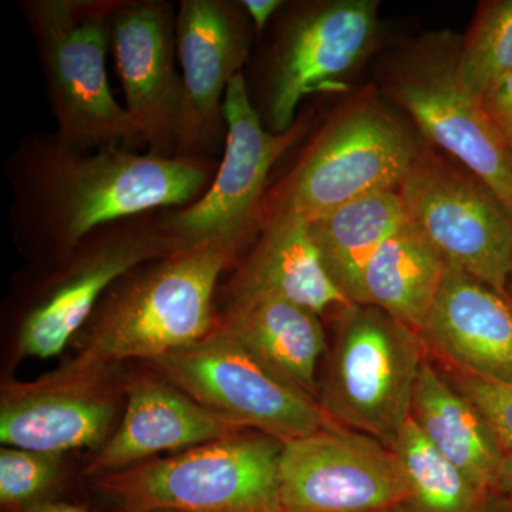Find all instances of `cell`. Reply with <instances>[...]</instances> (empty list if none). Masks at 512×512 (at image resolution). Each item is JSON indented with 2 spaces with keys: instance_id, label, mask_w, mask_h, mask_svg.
Listing matches in <instances>:
<instances>
[{
  "instance_id": "obj_10",
  "label": "cell",
  "mask_w": 512,
  "mask_h": 512,
  "mask_svg": "<svg viewBox=\"0 0 512 512\" xmlns=\"http://www.w3.org/2000/svg\"><path fill=\"white\" fill-rule=\"evenodd\" d=\"M375 0H328L298 6L279 30L268 67L262 121L274 133L295 126L311 94L346 89L379 37Z\"/></svg>"
},
{
  "instance_id": "obj_19",
  "label": "cell",
  "mask_w": 512,
  "mask_h": 512,
  "mask_svg": "<svg viewBox=\"0 0 512 512\" xmlns=\"http://www.w3.org/2000/svg\"><path fill=\"white\" fill-rule=\"evenodd\" d=\"M228 296V303L282 299L319 318L329 312L339 315L355 305L333 284L313 242L309 222L292 214L266 217L261 237L228 286Z\"/></svg>"
},
{
  "instance_id": "obj_27",
  "label": "cell",
  "mask_w": 512,
  "mask_h": 512,
  "mask_svg": "<svg viewBox=\"0 0 512 512\" xmlns=\"http://www.w3.org/2000/svg\"><path fill=\"white\" fill-rule=\"evenodd\" d=\"M451 383L477 407L505 456H512V383L458 372H454Z\"/></svg>"
},
{
  "instance_id": "obj_32",
  "label": "cell",
  "mask_w": 512,
  "mask_h": 512,
  "mask_svg": "<svg viewBox=\"0 0 512 512\" xmlns=\"http://www.w3.org/2000/svg\"><path fill=\"white\" fill-rule=\"evenodd\" d=\"M487 508L488 510H484V512H512V498L503 501H495L494 504H491L490 507Z\"/></svg>"
},
{
  "instance_id": "obj_8",
  "label": "cell",
  "mask_w": 512,
  "mask_h": 512,
  "mask_svg": "<svg viewBox=\"0 0 512 512\" xmlns=\"http://www.w3.org/2000/svg\"><path fill=\"white\" fill-rule=\"evenodd\" d=\"M153 367L211 412L281 443L335 424L319 400L269 372L220 323L207 338L161 357Z\"/></svg>"
},
{
  "instance_id": "obj_13",
  "label": "cell",
  "mask_w": 512,
  "mask_h": 512,
  "mask_svg": "<svg viewBox=\"0 0 512 512\" xmlns=\"http://www.w3.org/2000/svg\"><path fill=\"white\" fill-rule=\"evenodd\" d=\"M409 500L399 458L375 437L335 423L282 444V512H383Z\"/></svg>"
},
{
  "instance_id": "obj_12",
  "label": "cell",
  "mask_w": 512,
  "mask_h": 512,
  "mask_svg": "<svg viewBox=\"0 0 512 512\" xmlns=\"http://www.w3.org/2000/svg\"><path fill=\"white\" fill-rule=\"evenodd\" d=\"M160 215H138L97 229L67 255L20 325L18 352L49 359L86 328L107 292L138 266L171 254Z\"/></svg>"
},
{
  "instance_id": "obj_1",
  "label": "cell",
  "mask_w": 512,
  "mask_h": 512,
  "mask_svg": "<svg viewBox=\"0 0 512 512\" xmlns=\"http://www.w3.org/2000/svg\"><path fill=\"white\" fill-rule=\"evenodd\" d=\"M217 167L205 157H156L117 146L83 151L57 137L37 138L9 163L15 224L66 258L106 225L197 201Z\"/></svg>"
},
{
  "instance_id": "obj_28",
  "label": "cell",
  "mask_w": 512,
  "mask_h": 512,
  "mask_svg": "<svg viewBox=\"0 0 512 512\" xmlns=\"http://www.w3.org/2000/svg\"><path fill=\"white\" fill-rule=\"evenodd\" d=\"M480 101L487 116L512 147V72L494 83Z\"/></svg>"
},
{
  "instance_id": "obj_16",
  "label": "cell",
  "mask_w": 512,
  "mask_h": 512,
  "mask_svg": "<svg viewBox=\"0 0 512 512\" xmlns=\"http://www.w3.org/2000/svg\"><path fill=\"white\" fill-rule=\"evenodd\" d=\"M173 5L120 0L110 22L111 45L136 143L148 154L175 157L183 80L175 70Z\"/></svg>"
},
{
  "instance_id": "obj_29",
  "label": "cell",
  "mask_w": 512,
  "mask_h": 512,
  "mask_svg": "<svg viewBox=\"0 0 512 512\" xmlns=\"http://www.w3.org/2000/svg\"><path fill=\"white\" fill-rule=\"evenodd\" d=\"M242 8L247 12L249 20L256 32H264L269 20L282 8V0H242Z\"/></svg>"
},
{
  "instance_id": "obj_15",
  "label": "cell",
  "mask_w": 512,
  "mask_h": 512,
  "mask_svg": "<svg viewBox=\"0 0 512 512\" xmlns=\"http://www.w3.org/2000/svg\"><path fill=\"white\" fill-rule=\"evenodd\" d=\"M251 20L241 2L181 0L175 18L183 97L175 157H205L220 146L225 93L242 73L251 47Z\"/></svg>"
},
{
  "instance_id": "obj_34",
  "label": "cell",
  "mask_w": 512,
  "mask_h": 512,
  "mask_svg": "<svg viewBox=\"0 0 512 512\" xmlns=\"http://www.w3.org/2000/svg\"><path fill=\"white\" fill-rule=\"evenodd\" d=\"M156 512H171V511H156Z\"/></svg>"
},
{
  "instance_id": "obj_31",
  "label": "cell",
  "mask_w": 512,
  "mask_h": 512,
  "mask_svg": "<svg viewBox=\"0 0 512 512\" xmlns=\"http://www.w3.org/2000/svg\"><path fill=\"white\" fill-rule=\"evenodd\" d=\"M20 512H90L82 505L62 503V501H46V503L37 504L35 507H30L28 510Z\"/></svg>"
},
{
  "instance_id": "obj_22",
  "label": "cell",
  "mask_w": 512,
  "mask_h": 512,
  "mask_svg": "<svg viewBox=\"0 0 512 512\" xmlns=\"http://www.w3.org/2000/svg\"><path fill=\"white\" fill-rule=\"evenodd\" d=\"M448 262L412 221L383 242L363 274L365 305L376 306L421 332Z\"/></svg>"
},
{
  "instance_id": "obj_11",
  "label": "cell",
  "mask_w": 512,
  "mask_h": 512,
  "mask_svg": "<svg viewBox=\"0 0 512 512\" xmlns=\"http://www.w3.org/2000/svg\"><path fill=\"white\" fill-rule=\"evenodd\" d=\"M397 191L409 220L448 264L508 298L512 214L491 188L420 150Z\"/></svg>"
},
{
  "instance_id": "obj_3",
  "label": "cell",
  "mask_w": 512,
  "mask_h": 512,
  "mask_svg": "<svg viewBox=\"0 0 512 512\" xmlns=\"http://www.w3.org/2000/svg\"><path fill=\"white\" fill-rule=\"evenodd\" d=\"M281 441L254 430L94 478L121 512H282Z\"/></svg>"
},
{
  "instance_id": "obj_5",
  "label": "cell",
  "mask_w": 512,
  "mask_h": 512,
  "mask_svg": "<svg viewBox=\"0 0 512 512\" xmlns=\"http://www.w3.org/2000/svg\"><path fill=\"white\" fill-rule=\"evenodd\" d=\"M420 333L372 305L339 313L319 403L330 420L392 448L412 419L426 357Z\"/></svg>"
},
{
  "instance_id": "obj_7",
  "label": "cell",
  "mask_w": 512,
  "mask_h": 512,
  "mask_svg": "<svg viewBox=\"0 0 512 512\" xmlns=\"http://www.w3.org/2000/svg\"><path fill=\"white\" fill-rule=\"evenodd\" d=\"M420 150L389 113L359 104L330 121L316 137L266 210L312 222L342 205L382 191H397Z\"/></svg>"
},
{
  "instance_id": "obj_23",
  "label": "cell",
  "mask_w": 512,
  "mask_h": 512,
  "mask_svg": "<svg viewBox=\"0 0 512 512\" xmlns=\"http://www.w3.org/2000/svg\"><path fill=\"white\" fill-rule=\"evenodd\" d=\"M409 220L399 191H382L309 222L333 284L349 302L365 305L363 274L370 259Z\"/></svg>"
},
{
  "instance_id": "obj_20",
  "label": "cell",
  "mask_w": 512,
  "mask_h": 512,
  "mask_svg": "<svg viewBox=\"0 0 512 512\" xmlns=\"http://www.w3.org/2000/svg\"><path fill=\"white\" fill-rule=\"evenodd\" d=\"M220 326L269 372L308 396H319L316 373L326 336L318 315L282 299H249L228 303Z\"/></svg>"
},
{
  "instance_id": "obj_25",
  "label": "cell",
  "mask_w": 512,
  "mask_h": 512,
  "mask_svg": "<svg viewBox=\"0 0 512 512\" xmlns=\"http://www.w3.org/2000/svg\"><path fill=\"white\" fill-rule=\"evenodd\" d=\"M512 72V0L481 8L473 28L460 43L457 79L474 99Z\"/></svg>"
},
{
  "instance_id": "obj_30",
  "label": "cell",
  "mask_w": 512,
  "mask_h": 512,
  "mask_svg": "<svg viewBox=\"0 0 512 512\" xmlns=\"http://www.w3.org/2000/svg\"><path fill=\"white\" fill-rule=\"evenodd\" d=\"M493 490L501 491L508 498H512V456H504L503 461H501Z\"/></svg>"
},
{
  "instance_id": "obj_4",
  "label": "cell",
  "mask_w": 512,
  "mask_h": 512,
  "mask_svg": "<svg viewBox=\"0 0 512 512\" xmlns=\"http://www.w3.org/2000/svg\"><path fill=\"white\" fill-rule=\"evenodd\" d=\"M35 33L59 133L66 146L92 151L136 143L126 109L111 93L106 56L120 0L22 3Z\"/></svg>"
},
{
  "instance_id": "obj_21",
  "label": "cell",
  "mask_w": 512,
  "mask_h": 512,
  "mask_svg": "<svg viewBox=\"0 0 512 512\" xmlns=\"http://www.w3.org/2000/svg\"><path fill=\"white\" fill-rule=\"evenodd\" d=\"M412 420L483 493L493 490L503 450L477 407L427 359L414 389Z\"/></svg>"
},
{
  "instance_id": "obj_14",
  "label": "cell",
  "mask_w": 512,
  "mask_h": 512,
  "mask_svg": "<svg viewBox=\"0 0 512 512\" xmlns=\"http://www.w3.org/2000/svg\"><path fill=\"white\" fill-rule=\"evenodd\" d=\"M113 365L77 355L32 380L0 392V441L8 447L59 454L103 447L113 434L119 396Z\"/></svg>"
},
{
  "instance_id": "obj_2",
  "label": "cell",
  "mask_w": 512,
  "mask_h": 512,
  "mask_svg": "<svg viewBox=\"0 0 512 512\" xmlns=\"http://www.w3.org/2000/svg\"><path fill=\"white\" fill-rule=\"evenodd\" d=\"M239 255L225 245H202L138 266L101 299L79 355L113 366L153 363L207 338L220 323L218 281Z\"/></svg>"
},
{
  "instance_id": "obj_6",
  "label": "cell",
  "mask_w": 512,
  "mask_h": 512,
  "mask_svg": "<svg viewBox=\"0 0 512 512\" xmlns=\"http://www.w3.org/2000/svg\"><path fill=\"white\" fill-rule=\"evenodd\" d=\"M224 154L208 190L197 201L160 215L173 251L225 245L241 254L265 224L269 173L301 136L302 124L286 133L266 128L244 73L229 83L224 106Z\"/></svg>"
},
{
  "instance_id": "obj_17",
  "label": "cell",
  "mask_w": 512,
  "mask_h": 512,
  "mask_svg": "<svg viewBox=\"0 0 512 512\" xmlns=\"http://www.w3.org/2000/svg\"><path fill=\"white\" fill-rule=\"evenodd\" d=\"M124 393L119 426L87 468L94 478L247 430L201 406L157 373L130 377Z\"/></svg>"
},
{
  "instance_id": "obj_33",
  "label": "cell",
  "mask_w": 512,
  "mask_h": 512,
  "mask_svg": "<svg viewBox=\"0 0 512 512\" xmlns=\"http://www.w3.org/2000/svg\"><path fill=\"white\" fill-rule=\"evenodd\" d=\"M508 299H510V302L512 303V275L510 279V285H508Z\"/></svg>"
},
{
  "instance_id": "obj_18",
  "label": "cell",
  "mask_w": 512,
  "mask_h": 512,
  "mask_svg": "<svg viewBox=\"0 0 512 512\" xmlns=\"http://www.w3.org/2000/svg\"><path fill=\"white\" fill-rule=\"evenodd\" d=\"M420 336L454 372L512 383V303L463 269L448 264Z\"/></svg>"
},
{
  "instance_id": "obj_24",
  "label": "cell",
  "mask_w": 512,
  "mask_h": 512,
  "mask_svg": "<svg viewBox=\"0 0 512 512\" xmlns=\"http://www.w3.org/2000/svg\"><path fill=\"white\" fill-rule=\"evenodd\" d=\"M417 512H477L485 493L421 434L412 419L392 446Z\"/></svg>"
},
{
  "instance_id": "obj_26",
  "label": "cell",
  "mask_w": 512,
  "mask_h": 512,
  "mask_svg": "<svg viewBox=\"0 0 512 512\" xmlns=\"http://www.w3.org/2000/svg\"><path fill=\"white\" fill-rule=\"evenodd\" d=\"M62 457L26 448L5 446L0 451V503L20 512L46 503L62 480Z\"/></svg>"
},
{
  "instance_id": "obj_9",
  "label": "cell",
  "mask_w": 512,
  "mask_h": 512,
  "mask_svg": "<svg viewBox=\"0 0 512 512\" xmlns=\"http://www.w3.org/2000/svg\"><path fill=\"white\" fill-rule=\"evenodd\" d=\"M460 43L448 32L420 39L394 64L390 87L423 136L491 188L512 214V147L458 82Z\"/></svg>"
}]
</instances>
